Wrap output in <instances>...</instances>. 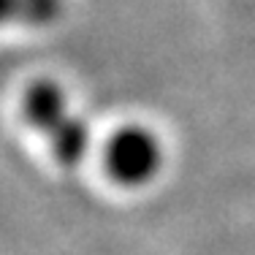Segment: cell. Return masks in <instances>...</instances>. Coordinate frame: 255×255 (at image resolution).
<instances>
[{
    "instance_id": "3",
    "label": "cell",
    "mask_w": 255,
    "mask_h": 255,
    "mask_svg": "<svg viewBox=\"0 0 255 255\" xmlns=\"http://www.w3.org/2000/svg\"><path fill=\"white\" fill-rule=\"evenodd\" d=\"M63 16V0H5V22L22 27H49Z\"/></svg>"
},
{
    "instance_id": "1",
    "label": "cell",
    "mask_w": 255,
    "mask_h": 255,
    "mask_svg": "<svg viewBox=\"0 0 255 255\" xmlns=\"http://www.w3.org/2000/svg\"><path fill=\"white\" fill-rule=\"evenodd\" d=\"M19 120L41 138L49 157L63 168H74L90 152V128L71 109L65 90L57 82L41 79L19 95Z\"/></svg>"
},
{
    "instance_id": "2",
    "label": "cell",
    "mask_w": 255,
    "mask_h": 255,
    "mask_svg": "<svg viewBox=\"0 0 255 255\" xmlns=\"http://www.w3.org/2000/svg\"><path fill=\"white\" fill-rule=\"evenodd\" d=\"M166 160V149L155 130L147 125H120L106 136L101 147V163L106 177L120 187H147L157 179Z\"/></svg>"
}]
</instances>
